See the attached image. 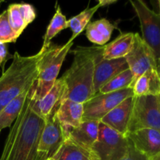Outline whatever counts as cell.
I'll use <instances>...</instances> for the list:
<instances>
[{
  "label": "cell",
  "mask_w": 160,
  "mask_h": 160,
  "mask_svg": "<svg viewBox=\"0 0 160 160\" xmlns=\"http://www.w3.org/2000/svg\"><path fill=\"white\" fill-rule=\"evenodd\" d=\"M84 106L83 103L71 100H63L59 105L56 116L67 133L70 128H76L82 123Z\"/></svg>",
  "instance_id": "2e32d148"
},
{
  "label": "cell",
  "mask_w": 160,
  "mask_h": 160,
  "mask_svg": "<svg viewBox=\"0 0 160 160\" xmlns=\"http://www.w3.org/2000/svg\"><path fill=\"white\" fill-rule=\"evenodd\" d=\"M158 4H159V15H160V0L158 1Z\"/></svg>",
  "instance_id": "1f68e13d"
},
{
  "label": "cell",
  "mask_w": 160,
  "mask_h": 160,
  "mask_svg": "<svg viewBox=\"0 0 160 160\" xmlns=\"http://www.w3.org/2000/svg\"><path fill=\"white\" fill-rule=\"evenodd\" d=\"M150 160H160V153L159 154L156 155V156L152 157V159H150Z\"/></svg>",
  "instance_id": "f546056e"
},
{
  "label": "cell",
  "mask_w": 160,
  "mask_h": 160,
  "mask_svg": "<svg viewBox=\"0 0 160 160\" xmlns=\"http://www.w3.org/2000/svg\"><path fill=\"white\" fill-rule=\"evenodd\" d=\"M116 2H117L116 0H111V1L110 0H99L98 4L99 5L100 7H101V6H109V5L113 4V3Z\"/></svg>",
  "instance_id": "f1b7e54d"
},
{
  "label": "cell",
  "mask_w": 160,
  "mask_h": 160,
  "mask_svg": "<svg viewBox=\"0 0 160 160\" xmlns=\"http://www.w3.org/2000/svg\"><path fill=\"white\" fill-rule=\"evenodd\" d=\"M128 147L125 135L100 122L98 138L91 153L94 160H122L128 154Z\"/></svg>",
  "instance_id": "8992f818"
},
{
  "label": "cell",
  "mask_w": 160,
  "mask_h": 160,
  "mask_svg": "<svg viewBox=\"0 0 160 160\" xmlns=\"http://www.w3.org/2000/svg\"><path fill=\"white\" fill-rule=\"evenodd\" d=\"M99 5L97 4L94 7L87 8L82 12H80L78 15L75 16V17H72L70 20H67L68 28L71 29L72 33H73L70 41L73 42L77 36L79 35L85 29L88 24L90 23L91 19L92 18L95 12H96V11L99 9Z\"/></svg>",
  "instance_id": "cb8c5ba5"
},
{
  "label": "cell",
  "mask_w": 160,
  "mask_h": 160,
  "mask_svg": "<svg viewBox=\"0 0 160 160\" xmlns=\"http://www.w3.org/2000/svg\"><path fill=\"white\" fill-rule=\"evenodd\" d=\"M125 59L133 73V82L131 88L134 87L138 78L145 72L150 69H157V63L152 51L138 33H134L132 49L125 57Z\"/></svg>",
  "instance_id": "8fae6325"
},
{
  "label": "cell",
  "mask_w": 160,
  "mask_h": 160,
  "mask_svg": "<svg viewBox=\"0 0 160 160\" xmlns=\"http://www.w3.org/2000/svg\"><path fill=\"white\" fill-rule=\"evenodd\" d=\"M134 96L160 95V76L157 69H150L139 77L132 88Z\"/></svg>",
  "instance_id": "d6986e66"
},
{
  "label": "cell",
  "mask_w": 160,
  "mask_h": 160,
  "mask_svg": "<svg viewBox=\"0 0 160 160\" xmlns=\"http://www.w3.org/2000/svg\"><path fill=\"white\" fill-rule=\"evenodd\" d=\"M6 10L9 24L18 37L36 18L35 9L32 5L28 3H13L9 5Z\"/></svg>",
  "instance_id": "9a60e30c"
},
{
  "label": "cell",
  "mask_w": 160,
  "mask_h": 160,
  "mask_svg": "<svg viewBox=\"0 0 160 160\" xmlns=\"http://www.w3.org/2000/svg\"><path fill=\"white\" fill-rule=\"evenodd\" d=\"M72 52L74 57L71 67L61 78L65 86L62 102L69 99L84 103L93 97L95 70L93 48L78 46Z\"/></svg>",
  "instance_id": "3957f363"
},
{
  "label": "cell",
  "mask_w": 160,
  "mask_h": 160,
  "mask_svg": "<svg viewBox=\"0 0 160 160\" xmlns=\"http://www.w3.org/2000/svg\"><path fill=\"white\" fill-rule=\"evenodd\" d=\"M133 100L134 96L126 98L106 114L100 122L111 129L125 135L128 132V123L131 118Z\"/></svg>",
  "instance_id": "4fadbf2b"
},
{
  "label": "cell",
  "mask_w": 160,
  "mask_h": 160,
  "mask_svg": "<svg viewBox=\"0 0 160 160\" xmlns=\"http://www.w3.org/2000/svg\"><path fill=\"white\" fill-rule=\"evenodd\" d=\"M46 160H54V159H53V158H50V159H48Z\"/></svg>",
  "instance_id": "d6a6232c"
},
{
  "label": "cell",
  "mask_w": 160,
  "mask_h": 160,
  "mask_svg": "<svg viewBox=\"0 0 160 160\" xmlns=\"http://www.w3.org/2000/svg\"><path fill=\"white\" fill-rule=\"evenodd\" d=\"M68 28L67 25V20L65 16L62 14V10L59 6H57L56 7V12L54 16L52 18L50 23L48 24L46 32L44 35V40L42 46L41 48V51H45L48 49V47L51 45V40L56 35L59 34L62 30L66 29Z\"/></svg>",
  "instance_id": "603a6c76"
},
{
  "label": "cell",
  "mask_w": 160,
  "mask_h": 160,
  "mask_svg": "<svg viewBox=\"0 0 160 160\" xmlns=\"http://www.w3.org/2000/svg\"><path fill=\"white\" fill-rule=\"evenodd\" d=\"M10 58H12V56L9 54L8 45L0 42V66L4 65L6 61Z\"/></svg>",
  "instance_id": "83f0119b"
},
{
  "label": "cell",
  "mask_w": 160,
  "mask_h": 160,
  "mask_svg": "<svg viewBox=\"0 0 160 160\" xmlns=\"http://www.w3.org/2000/svg\"><path fill=\"white\" fill-rule=\"evenodd\" d=\"M134 33H121L109 44L103 45L102 56L105 59L125 58L132 49Z\"/></svg>",
  "instance_id": "ac0fdd59"
},
{
  "label": "cell",
  "mask_w": 160,
  "mask_h": 160,
  "mask_svg": "<svg viewBox=\"0 0 160 160\" xmlns=\"http://www.w3.org/2000/svg\"><path fill=\"white\" fill-rule=\"evenodd\" d=\"M98 121H82L79 127L67 130V139L91 152L99 131Z\"/></svg>",
  "instance_id": "5bb4252c"
},
{
  "label": "cell",
  "mask_w": 160,
  "mask_h": 160,
  "mask_svg": "<svg viewBox=\"0 0 160 160\" xmlns=\"http://www.w3.org/2000/svg\"><path fill=\"white\" fill-rule=\"evenodd\" d=\"M125 137L135 149L152 159L160 153V132L154 129L145 128L127 133Z\"/></svg>",
  "instance_id": "7c38bea8"
},
{
  "label": "cell",
  "mask_w": 160,
  "mask_h": 160,
  "mask_svg": "<svg viewBox=\"0 0 160 160\" xmlns=\"http://www.w3.org/2000/svg\"><path fill=\"white\" fill-rule=\"evenodd\" d=\"M130 2L140 21L142 38L152 49L158 63L160 59V15L142 0H131Z\"/></svg>",
  "instance_id": "52a82bcc"
},
{
  "label": "cell",
  "mask_w": 160,
  "mask_h": 160,
  "mask_svg": "<svg viewBox=\"0 0 160 160\" xmlns=\"http://www.w3.org/2000/svg\"><path fill=\"white\" fill-rule=\"evenodd\" d=\"M157 71H158V73H159V74L160 76V59H159V62H158V63H157Z\"/></svg>",
  "instance_id": "4dcf8cb0"
},
{
  "label": "cell",
  "mask_w": 160,
  "mask_h": 160,
  "mask_svg": "<svg viewBox=\"0 0 160 160\" xmlns=\"http://www.w3.org/2000/svg\"><path fill=\"white\" fill-rule=\"evenodd\" d=\"M64 82L62 78L55 81L52 88L41 100L35 99V106L42 117L46 119L52 114L56 113L62 102L64 93Z\"/></svg>",
  "instance_id": "e0dca14e"
},
{
  "label": "cell",
  "mask_w": 160,
  "mask_h": 160,
  "mask_svg": "<svg viewBox=\"0 0 160 160\" xmlns=\"http://www.w3.org/2000/svg\"><path fill=\"white\" fill-rule=\"evenodd\" d=\"M35 84L7 136L0 160H39L38 145L46 119L35 106Z\"/></svg>",
  "instance_id": "6da1fadb"
},
{
  "label": "cell",
  "mask_w": 160,
  "mask_h": 160,
  "mask_svg": "<svg viewBox=\"0 0 160 160\" xmlns=\"http://www.w3.org/2000/svg\"><path fill=\"white\" fill-rule=\"evenodd\" d=\"M73 42L69 40L63 45H50L43 53L38 63V75L35 82L34 98L42 99L52 88L57 80L59 70Z\"/></svg>",
  "instance_id": "277c9868"
},
{
  "label": "cell",
  "mask_w": 160,
  "mask_h": 160,
  "mask_svg": "<svg viewBox=\"0 0 160 160\" xmlns=\"http://www.w3.org/2000/svg\"><path fill=\"white\" fill-rule=\"evenodd\" d=\"M54 160H94L92 153L75 145L68 139L53 156Z\"/></svg>",
  "instance_id": "7402d4cb"
},
{
  "label": "cell",
  "mask_w": 160,
  "mask_h": 160,
  "mask_svg": "<svg viewBox=\"0 0 160 160\" xmlns=\"http://www.w3.org/2000/svg\"><path fill=\"white\" fill-rule=\"evenodd\" d=\"M133 82V73L130 69L124 70L122 73H119L108 83H106L102 88L100 89L98 93L105 94L109 92H117L122 89L131 88Z\"/></svg>",
  "instance_id": "d4e9b609"
},
{
  "label": "cell",
  "mask_w": 160,
  "mask_h": 160,
  "mask_svg": "<svg viewBox=\"0 0 160 160\" xmlns=\"http://www.w3.org/2000/svg\"><path fill=\"white\" fill-rule=\"evenodd\" d=\"M44 52L40 50L29 56H23L17 52L14 53L11 65L0 77V112L13 98L34 85Z\"/></svg>",
  "instance_id": "7a4b0ae2"
},
{
  "label": "cell",
  "mask_w": 160,
  "mask_h": 160,
  "mask_svg": "<svg viewBox=\"0 0 160 160\" xmlns=\"http://www.w3.org/2000/svg\"><path fill=\"white\" fill-rule=\"evenodd\" d=\"M115 26L106 19H100L90 22L86 27V35L88 39L97 45L103 46L110 39Z\"/></svg>",
  "instance_id": "ffe728a7"
},
{
  "label": "cell",
  "mask_w": 160,
  "mask_h": 160,
  "mask_svg": "<svg viewBox=\"0 0 160 160\" xmlns=\"http://www.w3.org/2000/svg\"><path fill=\"white\" fill-rule=\"evenodd\" d=\"M134 96L131 88L109 93H98L83 103L84 113L82 121H98L109 113L112 109L124 101Z\"/></svg>",
  "instance_id": "ba28073f"
},
{
  "label": "cell",
  "mask_w": 160,
  "mask_h": 160,
  "mask_svg": "<svg viewBox=\"0 0 160 160\" xmlns=\"http://www.w3.org/2000/svg\"><path fill=\"white\" fill-rule=\"evenodd\" d=\"M35 84V83H34ZM31 88L23 92L8 103L6 107L0 112V131L6 128H10L19 116L28 96Z\"/></svg>",
  "instance_id": "44dd1931"
},
{
  "label": "cell",
  "mask_w": 160,
  "mask_h": 160,
  "mask_svg": "<svg viewBox=\"0 0 160 160\" xmlns=\"http://www.w3.org/2000/svg\"><path fill=\"white\" fill-rule=\"evenodd\" d=\"M0 132H1V131H0Z\"/></svg>",
  "instance_id": "836d02e7"
},
{
  "label": "cell",
  "mask_w": 160,
  "mask_h": 160,
  "mask_svg": "<svg viewBox=\"0 0 160 160\" xmlns=\"http://www.w3.org/2000/svg\"><path fill=\"white\" fill-rule=\"evenodd\" d=\"M95 58V70L93 78V96L98 93L102 87L111 79L129 69L125 58L105 59L103 58V46H93Z\"/></svg>",
  "instance_id": "9c48e42d"
},
{
  "label": "cell",
  "mask_w": 160,
  "mask_h": 160,
  "mask_svg": "<svg viewBox=\"0 0 160 160\" xmlns=\"http://www.w3.org/2000/svg\"><path fill=\"white\" fill-rule=\"evenodd\" d=\"M67 138V133L56 117V113L46 118L45 128L38 145L39 160H46L56 154Z\"/></svg>",
  "instance_id": "30bf717a"
},
{
  "label": "cell",
  "mask_w": 160,
  "mask_h": 160,
  "mask_svg": "<svg viewBox=\"0 0 160 160\" xmlns=\"http://www.w3.org/2000/svg\"><path fill=\"white\" fill-rule=\"evenodd\" d=\"M145 128L160 132V95L134 96L127 133Z\"/></svg>",
  "instance_id": "5b68a950"
},
{
  "label": "cell",
  "mask_w": 160,
  "mask_h": 160,
  "mask_svg": "<svg viewBox=\"0 0 160 160\" xmlns=\"http://www.w3.org/2000/svg\"><path fill=\"white\" fill-rule=\"evenodd\" d=\"M9 24L7 10L0 13V42L1 43H13L18 38Z\"/></svg>",
  "instance_id": "484cf974"
},
{
  "label": "cell",
  "mask_w": 160,
  "mask_h": 160,
  "mask_svg": "<svg viewBox=\"0 0 160 160\" xmlns=\"http://www.w3.org/2000/svg\"><path fill=\"white\" fill-rule=\"evenodd\" d=\"M129 142V141H128ZM122 160H150L147 156L141 153L134 148L132 144L129 142V147H128V152L127 156Z\"/></svg>",
  "instance_id": "4316f807"
}]
</instances>
